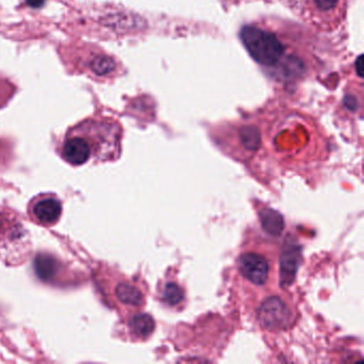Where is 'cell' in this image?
Segmentation results:
<instances>
[{"instance_id": "6da1fadb", "label": "cell", "mask_w": 364, "mask_h": 364, "mask_svg": "<svg viewBox=\"0 0 364 364\" xmlns=\"http://www.w3.org/2000/svg\"><path fill=\"white\" fill-rule=\"evenodd\" d=\"M312 33L282 20L263 18L245 25L240 38L255 63L279 82L304 80L318 68V42Z\"/></svg>"}, {"instance_id": "7a4b0ae2", "label": "cell", "mask_w": 364, "mask_h": 364, "mask_svg": "<svg viewBox=\"0 0 364 364\" xmlns=\"http://www.w3.org/2000/svg\"><path fill=\"white\" fill-rule=\"evenodd\" d=\"M122 129L112 119H88L71 127L61 142V157L70 165L104 163L120 156Z\"/></svg>"}, {"instance_id": "3957f363", "label": "cell", "mask_w": 364, "mask_h": 364, "mask_svg": "<svg viewBox=\"0 0 364 364\" xmlns=\"http://www.w3.org/2000/svg\"><path fill=\"white\" fill-rule=\"evenodd\" d=\"M289 6L309 26L328 33L344 23L348 3L347 0H289Z\"/></svg>"}, {"instance_id": "277c9868", "label": "cell", "mask_w": 364, "mask_h": 364, "mask_svg": "<svg viewBox=\"0 0 364 364\" xmlns=\"http://www.w3.org/2000/svg\"><path fill=\"white\" fill-rule=\"evenodd\" d=\"M72 63L80 70V73L88 74L95 80H109L116 77L120 72V65L118 61L97 50L93 46H84L72 50Z\"/></svg>"}, {"instance_id": "5b68a950", "label": "cell", "mask_w": 364, "mask_h": 364, "mask_svg": "<svg viewBox=\"0 0 364 364\" xmlns=\"http://www.w3.org/2000/svg\"><path fill=\"white\" fill-rule=\"evenodd\" d=\"M9 244H11V252L21 251L24 257L29 255L31 244L28 232L18 219L0 214V253L5 261L7 259Z\"/></svg>"}, {"instance_id": "8992f818", "label": "cell", "mask_w": 364, "mask_h": 364, "mask_svg": "<svg viewBox=\"0 0 364 364\" xmlns=\"http://www.w3.org/2000/svg\"><path fill=\"white\" fill-rule=\"evenodd\" d=\"M29 215L38 225L52 227L63 215V204L55 195H40L29 204Z\"/></svg>"}, {"instance_id": "52a82bcc", "label": "cell", "mask_w": 364, "mask_h": 364, "mask_svg": "<svg viewBox=\"0 0 364 364\" xmlns=\"http://www.w3.org/2000/svg\"><path fill=\"white\" fill-rule=\"evenodd\" d=\"M259 319L266 329H285L291 321V312L284 300L274 296L262 304L259 310Z\"/></svg>"}, {"instance_id": "ba28073f", "label": "cell", "mask_w": 364, "mask_h": 364, "mask_svg": "<svg viewBox=\"0 0 364 364\" xmlns=\"http://www.w3.org/2000/svg\"><path fill=\"white\" fill-rule=\"evenodd\" d=\"M238 267L247 280L259 287L265 284L269 277V262L259 253H242L238 259Z\"/></svg>"}, {"instance_id": "9c48e42d", "label": "cell", "mask_w": 364, "mask_h": 364, "mask_svg": "<svg viewBox=\"0 0 364 364\" xmlns=\"http://www.w3.org/2000/svg\"><path fill=\"white\" fill-rule=\"evenodd\" d=\"M114 296L123 306L139 308L144 306V295L141 289L131 281L122 280L114 285Z\"/></svg>"}, {"instance_id": "30bf717a", "label": "cell", "mask_w": 364, "mask_h": 364, "mask_svg": "<svg viewBox=\"0 0 364 364\" xmlns=\"http://www.w3.org/2000/svg\"><path fill=\"white\" fill-rule=\"evenodd\" d=\"M236 137L238 144L246 152H255L261 146V131L252 123H244L240 127H236Z\"/></svg>"}, {"instance_id": "8fae6325", "label": "cell", "mask_w": 364, "mask_h": 364, "mask_svg": "<svg viewBox=\"0 0 364 364\" xmlns=\"http://www.w3.org/2000/svg\"><path fill=\"white\" fill-rule=\"evenodd\" d=\"M154 328V319L148 314H136L129 321V331L136 338H148Z\"/></svg>"}, {"instance_id": "7c38bea8", "label": "cell", "mask_w": 364, "mask_h": 364, "mask_svg": "<svg viewBox=\"0 0 364 364\" xmlns=\"http://www.w3.org/2000/svg\"><path fill=\"white\" fill-rule=\"evenodd\" d=\"M259 219H261L262 227L270 235L279 236L282 233L284 229V220L281 214L276 210H269V208L261 210Z\"/></svg>"}, {"instance_id": "4fadbf2b", "label": "cell", "mask_w": 364, "mask_h": 364, "mask_svg": "<svg viewBox=\"0 0 364 364\" xmlns=\"http://www.w3.org/2000/svg\"><path fill=\"white\" fill-rule=\"evenodd\" d=\"M36 269H37L38 276L42 280H50L53 279L58 270V261L50 257V255H38L35 263Z\"/></svg>"}, {"instance_id": "5bb4252c", "label": "cell", "mask_w": 364, "mask_h": 364, "mask_svg": "<svg viewBox=\"0 0 364 364\" xmlns=\"http://www.w3.org/2000/svg\"><path fill=\"white\" fill-rule=\"evenodd\" d=\"M161 299L169 306H178L184 299V293L178 283L169 282L164 287Z\"/></svg>"}, {"instance_id": "9a60e30c", "label": "cell", "mask_w": 364, "mask_h": 364, "mask_svg": "<svg viewBox=\"0 0 364 364\" xmlns=\"http://www.w3.org/2000/svg\"><path fill=\"white\" fill-rule=\"evenodd\" d=\"M296 264H297V257H296L295 251L291 255H289V253L285 255L284 259L282 262V274H284V278H294L296 268H297Z\"/></svg>"}, {"instance_id": "2e32d148", "label": "cell", "mask_w": 364, "mask_h": 364, "mask_svg": "<svg viewBox=\"0 0 364 364\" xmlns=\"http://www.w3.org/2000/svg\"><path fill=\"white\" fill-rule=\"evenodd\" d=\"M44 3H46V0H27V5L33 8L41 7Z\"/></svg>"}]
</instances>
